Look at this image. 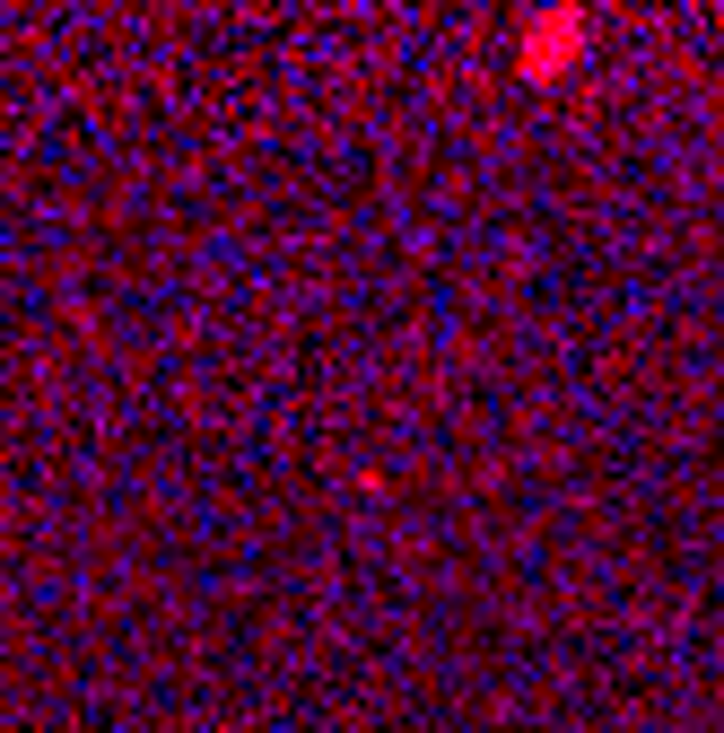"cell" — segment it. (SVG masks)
I'll use <instances>...</instances> for the list:
<instances>
[{
	"mask_svg": "<svg viewBox=\"0 0 724 733\" xmlns=\"http://www.w3.org/2000/svg\"><path fill=\"white\" fill-rule=\"evenodd\" d=\"M568 62H577V18H532V35H524V79L568 71Z\"/></svg>",
	"mask_w": 724,
	"mask_h": 733,
	"instance_id": "6da1fadb",
	"label": "cell"
}]
</instances>
